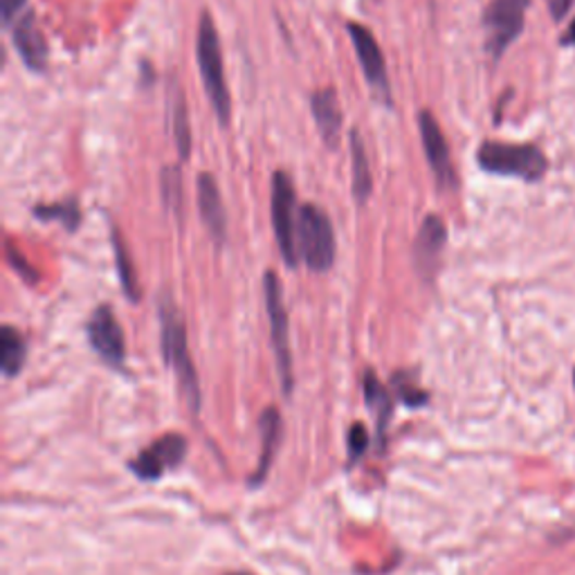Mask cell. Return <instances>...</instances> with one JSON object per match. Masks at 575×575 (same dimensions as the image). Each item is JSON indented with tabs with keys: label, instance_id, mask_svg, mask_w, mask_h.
Masks as SVG:
<instances>
[{
	"label": "cell",
	"instance_id": "1",
	"mask_svg": "<svg viewBox=\"0 0 575 575\" xmlns=\"http://www.w3.org/2000/svg\"><path fill=\"white\" fill-rule=\"evenodd\" d=\"M158 313H160L164 363L175 371L180 389H183L192 412H198L200 409V387H198V376H196L189 346H187V329H185L183 313L178 310L169 293L160 295Z\"/></svg>",
	"mask_w": 575,
	"mask_h": 575
},
{
	"label": "cell",
	"instance_id": "2",
	"mask_svg": "<svg viewBox=\"0 0 575 575\" xmlns=\"http://www.w3.org/2000/svg\"><path fill=\"white\" fill-rule=\"evenodd\" d=\"M196 57L203 75V84L216 118L223 126L230 124L232 118V99L230 88L225 84V68H223V52L221 39L216 32V23L209 12H203L198 21V36H196Z\"/></svg>",
	"mask_w": 575,
	"mask_h": 575
},
{
	"label": "cell",
	"instance_id": "3",
	"mask_svg": "<svg viewBox=\"0 0 575 575\" xmlns=\"http://www.w3.org/2000/svg\"><path fill=\"white\" fill-rule=\"evenodd\" d=\"M477 162L488 173L519 178L526 183H537L549 171L547 156L535 144L484 142L477 151Z\"/></svg>",
	"mask_w": 575,
	"mask_h": 575
},
{
	"label": "cell",
	"instance_id": "4",
	"mask_svg": "<svg viewBox=\"0 0 575 575\" xmlns=\"http://www.w3.org/2000/svg\"><path fill=\"white\" fill-rule=\"evenodd\" d=\"M297 252L313 272H327L335 261V232L329 213L315 203L297 209Z\"/></svg>",
	"mask_w": 575,
	"mask_h": 575
},
{
	"label": "cell",
	"instance_id": "5",
	"mask_svg": "<svg viewBox=\"0 0 575 575\" xmlns=\"http://www.w3.org/2000/svg\"><path fill=\"white\" fill-rule=\"evenodd\" d=\"M264 297H266V308H268V319H270V340L277 357V369L281 378L283 393H293V353H291V323H288V310L283 306L281 297V283L274 270H268L264 277Z\"/></svg>",
	"mask_w": 575,
	"mask_h": 575
},
{
	"label": "cell",
	"instance_id": "6",
	"mask_svg": "<svg viewBox=\"0 0 575 575\" xmlns=\"http://www.w3.org/2000/svg\"><path fill=\"white\" fill-rule=\"evenodd\" d=\"M270 209H272V228L277 236V245L283 257V264L288 268H297L299 252H297V198H295V187L293 180L288 175V171L279 169L272 175V198H270Z\"/></svg>",
	"mask_w": 575,
	"mask_h": 575
},
{
	"label": "cell",
	"instance_id": "7",
	"mask_svg": "<svg viewBox=\"0 0 575 575\" xmlns=\"http://www.w3.org/2000/svg\"><path fill=\"white\" fill-rule=\"evenodd\" d=\"M530 0H490L484 12L486 50L492 61H499L524 32Z\"/></svg>",
	"mask_w": 575,
	"mask_h": 575
},
{
	"label": "cell",
	"instance_id": "8",
	"mask_svg": "<svg viewBox=\"0 0 575 575\" xmlns=\"http://www.w3.org/2000/svg\"><path fill=\"white\" fill-rule=\"evenodd\" d=\"M348 36L353 41L359 68L365 72V79L374 93V97L391 108V84L387 75V61L380 50V44L374 36V32L363 23H348Z\"/></svg>",
	"mask_w": 575,
	"mask_h": 575
},
{
	"label": "cell",
	"instance_id": "9",
	"mask_svg": "<svg viewBox=\"0 0 575 575\" xmlns=\"http://www.w3.org/2000/svg\"><path fill=\"white\" fill-rule=\"evenodd\" d=\"M418 131H420L427 164H429L431 173H435L439 189L452 192L456 187V171H454V164H452L448 139H445L437 118L431 115L429 111H420Z\"/></svg>",
	"mask_w": 575,
	"mask_h": 575
},
{
	"label": "cell",
	"instance_id": "10",
	"mask_svg": "<svg viewBox=\"0 0 575 575\" xmlns=\"http://www.w3.org/2000/svg\"><path fill=\"white\" fill-rule=\"evenodd\" d=\"M88 342L103 363L122 367L126 359L124 331L111 306H99L88 319Z\"/></svg>",
	"mask_w": 575,
	"mask_h": 575
},
{
	"label": "cell",
	"instance_id": "11",
	"mask_svg": "<svg viewBox=\"0 0 575 575\" xmlns=\"http://www.w3.org/2000/svg\"><path fill=\"white\" fill-rule=\"evenodd\" d=\"M187 454V441L180 435H167L151 443L147 450H142L133 461H131V470L139 479H160L171 467L183 463Z\"/></svg>",
	"mask_w": 575,
	"mask_h": 575
},
{
	"label": "cell",
	"instance_id": "12",
	"mask_svg": "<svg viewBox=\"0 0 575 575\" xmlns=\"http://www.w3.org/2000/svg\"><path fill=\"white\" fill-rule=\"evenodd\" d=\"M196 187H198V207H200L203 223L211 241L221 245L228 238V211L223 205L219 183H216V178L211 173L205 171L198 175Z\"/></svg>",
	"mask_w": 575,
	"mask_h": 575
},
{
	"label": "cell",
	"instance_id": "13",
	"mask_svg": "<svg viewBox=\"0 0 575 575\" xmlns=\"http://www.w3.org/2000/svg\"><path fill=\"white\" fill-rule=\"evenodd\" d=\"M445 243H448V228L441 216L437 213L425 216V221L414 243V259H416V268L420 270V274L431 277L437 272Z\"/></svg>",
	"mask_w": 575,
	"mask_h": 575
},
{
	"label": "cell",
	"instance_id": "14",
	"mask_svg": "<svg viewBox=\"0 0 575 575\" xmlns=\"http://www.w3.org/2000/svg\"><path fill=\"white\" fill-rule=\"evenodd\" d=\"M12 39H14V48L19 52V57L23 59V63L32 70V72H44L48 68V44H46V36L39 27V21L32 12H27L25 16H21L14 25L12 32Z\"/></svg>",
	"mask_w": 575,
	"mask_h": 575
},
{
	"label": "cell",
	"instance_id": "15",
	"mask_svg": "<svg viewBox=\"0 0 575 575\" xmlns=\"http://www.w3.org/2000/svg\"><path fill=\"white\" fill-rule=\"evenodd\" d=\"M310 111L317 124V131L329 149H338L342 133V108L335 88H319L310 95Z\"/></svg>",
	"mask_w": 575,
	"mask_h": 575
},
{
	"label": "cell",
	"instance_id": "16",
	"mask_svg": "<svg viewBox=\"0 0 575 575\" xmlns=\"http://www.w3.org/2000/svg\"><path fill=\"white\" fill-rule=\"evenodd\" d=\"M169 113H171V126H173V139L175 149L183 160H189L192 156V126H189V113H187V101L183 88L178 86L175 79L169 84Z\"/></svg>",
	"mask_w": 575,
	"mask_h": 575
},
{
	"label": "cell",
	"instance_id": "17",
	"mask_svg": "<svg viewBox=\"0 0 575 575\" xmlns=\"http://www.w3.org/2000/svg\"><path fill=\"white\" fill-rule=\"evenodd\" d=\"M351 164H353V198L357 205H365L374 194V178L369 171L363 135H359L355 129L351 131Z\"/></svg>",
	"mask_w": 575,
	"mask_h": 575
},
{
	"label": "cell",
	"instance_id": "18",
	"mask_svg": "<svg viewBox=\"0 0 575 575\" xmlns=\"http://www.w3.org/2000/svg\"><path fill=\"white\" fill-rule=\"evenodd\" d=\"M363 389H365V401H367V407L374 412L376 416V425H378V435L384 437V429H387V423L391 418V412H393V399L391 393L387 391V387L378 380V376L374 371H367L365 378H363Z\"/></svg>",
	"mask_w": 575,
	"mask_h": 575
},
{
	"label": "cell",
	"instance_id": "19",
	"mask_svg": "<svg viewBox=\"0 0 575 575\" xmlns=\"http://www.w3.org/2000/svg\"><path fill=\"white\" fill-rule=\"evenodd\" d=\"M279 437H281V418H279V412L274 407L266 409L264 416H261V439H264V452H261V461H259V467H257V475L249 479V484L259 486L266 477H268V470L272 465V458H274V450L279 445Z\"/></svg>",
	"mask_w": 575,
	"mask_h": 575
},
{
	"label": "cell",
	"instance_id": "20",
	"mask_svg": "<svg viewBox=\"0 0 575 575\" xmlns=\"http://www.w3.org/2000/svg\"><path fill=\"white\" fill-rule=\"evenodd\" d=\"M27 357V344L14 327H3L0 331V369L8 378L21 374Z\"/></svg>",
	"mask_w": 575,
	"mask_h": 575
},
{
	"label": "cell",
	"instance_id": "21",
	"mask_svg": "<svg viewBox=\"0 0 575 575\" xmlns=\"http://www.w3.org/2000/svg\"><path fill=\"white\" fill-rule=\"evenodd\" d=\"M34 216L39 221L46 223H61L68 232H77L79 223H82V209L77 198H65L61 203H52V205H34Z\"/></svg>",
	"mask_w": 575,
	"mask_h": 575
},
{
	"label": "cell",
	"instance_id": "22",
	"mask_svg": "<svg viewBox=\"0 0 575 575\" xmlns=\"http://www.w3.org/2000/svg\"><path fill=\"white\" fill-rule=\"evenodd\" d=\"M111 241H113V252H115V261H118V272H120V281H122V291L135 304L139 299L137 274H135V266H133V259H131L129 245H126V241L122 238V234H120V230L115 225L111 228Z\"/></svg>",
	"mask_w": 575,
	"mask_h": 575
},
{
	"label": "cell",
	"instance_id": "23",
	"mask_svg": "<svg viewBox=\"0 0 575 575\" xmlns=\"http://www.w3.org/2000/svg\"><path fill=\"white\" fill-rule=\"evenodd\" d=\"M160 187H162V203L164 207L180 221L183 219V175L175 164L164 167L160 173Z\"/></svg>",
	"mask_w": 575,
	"mask_h": 575
},
{
	"label": "cell",
	"instance_id": "24",
	"mask_svg": "<svg viewBox=\"0 0 575 575\" xmlns=\"http://www.w3.org/2000/svg\"><path fill=\"white\" fill-rule=\"evenodd\" d=\"M393 389H395V395H399V399L409 407H420L427 403V393L416 384L412 374H395Z\"/></svg>",
	"mask_w": 575,
	"mask_h": 575
},
{
	"label": "cell",
	"instance_id": "25",
	"mask_svg": "<svg viewBox=\"0 0 575 575\" xmlns=\"http://www.w3.org/2000/svg\"><path fill=\"white\" fill-rule=\"evenodd\" d=\"M367 445H369V435H367L365 425L355 423L351 427V431H348V454H351V458L355 461L357 456H363L365 450H367Z\"/></svg>",
	"mask_w": 575,
	"mask_h": 575
},
{
	"label": "cell",
	"instance_id": "26",
	"mask_svg": "<svg viewBox=\"0 0 575 575\" xmlns=\"http://www.w3.org/2000/svg\"><path fill=\"white\" fill-rule=\"evenodd\" d=\"M27 0H0V12H3V23L10 25L14 19H19L21 10L25 8Z\"/></svg>",
	"mask_w": 575,
	"mask_h": 575
},
{
	"label": "cell",
	"instance_id": "27",
	"mask_svg": "<svg viewBox=\"0 0 575 575\" xmlns=\"http://www.w3.org/2000/svg\"><path fill=\"white\" fill-rule=\"evenodd\" d=\"M547 5H549V12H551L553 21H562L566 16V12L571 10L573 0H547Z\"/></svg>",
	"mask_w": 575,
	"mask_h": 575
},
{
	"label": "cell",
	"instance_id": "28",
	"mask_svg": "<svg viewBox=\"0 0 575 575\" xmlns=\"http://www.w3.org/2000/svg\"><path fill=\"white\" fill-rule=\"evenodd\" d=\"M562 46H575V19L571 21L568 29H566L564 36H562Z\"/></svg>",
	"mask_w": 575,
	"mask_h": 575
},
{
	"label": "cell",
	"instance_id": "29",
	"mask_svg": "<svg viewBox=\"0 0 575 575\" xmlns=\"http://www.w3.org/2000/svg\"><path fill=\"white\" fill-rule=\"evenodd\" d=\"M236 575H247V573H236Z\"/></svg>",
	"mask_w": 575,
	"mask_h": 575
},
{
	"label": "cell",
	"instance_id": "30",
	"mask_svg": "<svg viewBox=\"0 0 575 575\" xmlns=\"http://www.w3.org/2000/svg\"><path fill=\"white\" fill-rule=\"evenodd\" d=\"M573 382H575V374H573Z\"/></svg>",
	"mask_w": 575,
	"mask_h": 575
}]
</instances>
